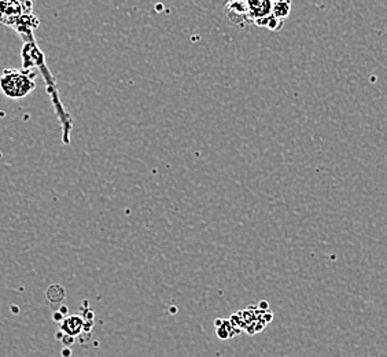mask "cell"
Here are the masks:
<instances>
[{
  "instance_id": "cell-3",
  "label": "cell",
  "mask_w": 387,
  "mask_h": 357,
  "mask_svg": "<svg viewBox=\"0 0 387 357\" xmlns=\"http://www.w3.org/2000/svg\"><path fill=\"white\" fill-rule=\"evenodd\" d=\"M227 13L232 23H247V6L246 1H231L227 3Z\"/></svg>"
},
{
  "instance_id": "cell-4",
  "label": "cell",
  "mask_w": 387,
  "mask_h": 357,
  "mask_svg": "<svg viewBox=\"0 0 387 357\" xmlns=\"http://www.w3.org/2000/svg\"><path fill=\"white\" fill-rule=\"evenodd\" d=\"M84 324L86 321L81 316H69V317H64V320L61 321V331L64 333V335L74 336L79 335L80 333L84 330Z\"/></svg>"
},
{
  "instance_id": "cell-5",
  "label": "cell",
  "mask_w": 387,
  "mask_h": 357,
  "mask_svg": "<svg viewBox=\"0 0 387 357\" xmlns=\"http://www.w3.org/2000/svg\"><path fill=\"white\" fill-rule=\"evenodd\" d=\"M291 13V3L288 1H272V15L283 21Z\"/></svg>"
},
{
  "instance_id": "cell-7",
  "label": "cell",
  "mask_w": 387,
  "mask_h": 357,
  "mask_svg": "<svg viewBox=\"0 0 387 357\" xmlns=\"http://www.w3.org/2000/svg\"><path fill=\"white\" fill-rule=\"evenodd\" d=\"M261 309H268V302H264V301H262V302H261Z\"/></svg>"
},
{
  "instance_id": "cell-6",
  "label": "cell",
  "mask_w": 387,
  "mask_h": 357,
  "mask_svg": "<svg viewBox=\"0 0 387 357\" xmlns=\"http://www.w3.org/2000/svg\"><path fill=\"white\" fill-rule=\"evenodd\" d=\"M215 327L218 329V327H220V326H221V324H222V320H221V319H217V320H215Z\"/></svg>"
},
{
  "instance_id": "cell-1",
  "label": "cell",
  "mask_w": 387,
  "mask_h": 357,
  "mask_svg": "<svg viewBox=\"0 0 387 357\" xmlns=\"http://www.w3.org/2000/svg\"><path fill=\"white\" fill-rule=\"evenodd\" d=\"M32 8H33V3L30 1H21V3L20 1H0V22L17 30L18 35L23 39L22 69L39 67L43 73V77L47 84V91L50 93L52 105L55 107L58 118L62 125V140L64 144H69L70 132L73 128V118L62 105L59 93H58L57 83L45 65L44 54L37 47L33 30L39 26V20L33 15Z\"/></svg>"
},
{
  "instance_id": "cell-2",
  "label": "cell",
  "mask_w": 387,
  "mask_h": 357,
  "mask_svg": "<svg viewBox=\"0 0 387 357\" xmlns=\"http://www.w3.org/2000/svg\"><path fill=\"white\" fill-rule=\"evenodd\" d=\"M36 88V70L6 69L0 74V91L10 99H22Z\"/></svg>"
}]
</instances>
